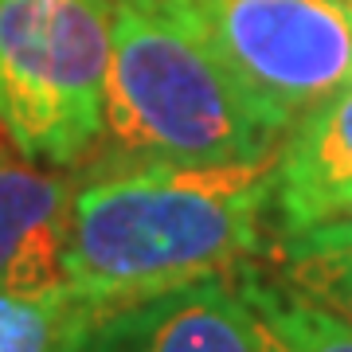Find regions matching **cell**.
I'll return each instance as SVG.
<instances>
[{"label":"cell","mask_w":352,"mask_h":352,"mask_svg":"<svg viewBox=\"0 0 352 352\" xmlns=\"http://www.w3.org/2000/svg\"><path fill=\"white\" fill-rule=\"evenodd\" d=\"M75 184L71 168L0 149V294H36L63 282Z\"/></svg>","instance_id":"cell-6"},{"label":"cell","mask_w":352,"mask_h":352,"mask_svg":"<svg viewBox=\"0 0 352 352\" xmlns=\"http://www.w3.org/2000/svg\"><path fill=\"white\" fill-rule=\"evenodd\" d=\"M87 352H266L235 278H200L106 309Z\"/></svg>","instance_id":"cell-5"},{"label":"cell","mask_w":352,"mask_h":352,"mask_svg":"<svg viewBox=\"0 0 352 352\" xmlns=\"http://www.w3.org/2000/svg\"><path fill=\"white\" fill-rule=\"evenodd\" d=\"M278 153L258 161L87 168L71 200L63 282L106 309L200 278H231L266 247Z\"/></svg>","instance_id":"cell-1"},{"label":"cell","mask_w":352,"mask_h":352,"mask_svg":"<svg viewBox=\"0 0 352 352\" xmlns=\"http://www.w3.org/2000/svg\"><path fill=\"white\" fill-rule=\"evenodd\" d=\"M231 278L251 309L266 352H352V325L329 314L325 305L309 302L278 274L243 266Z\"/></svg>","instance_id":"cell-8"},{"label":"cell","mask_w":352,"mask_h":352,"mask_svg":"<svg viewBox=\"0 0 352 352\" xmlns=\"http://www.w3.org/2000/svg\"><path fill=\"white\" fill-rule=\"evenodd\" d=\"M282 138L227 67L196 0H113L102 138L82 168L258 161Z\"/></svg>","instance_id":"cell-2"},{"label":"cell","mask_w":352,"mask_h":352,"mask_svg":"<svg viewBox=\"0 0 352 352\" xmlns=\"http://www.w3.org/2000/svg\"><path fill=\"white\" fill-rule=\"evenodd\" d=\"M247 94L289 126L352 82V0H196Z\"/></svg>","instance_id":"cell-4"},{"label":"cell","mask_w":352,"mask_h":352,"mask_svg":"<svg viewBox=\"0 0 352 352\" xmlns=\"http://www.w3.org/2000/svg\"><path fill=\"white\" fill-rule=\"evenodd\" d=\"M102 309L67 282L0 294V352H87Z\"/></svg>","instance_id":"cell-10"},{"label":"cell","mask_w":352,"mask_h":352,"mask_svg":"<svg viewBox=\"0 0 352 352\" xmlns=\"http://www.w3.org/2000/svg\"><path fill=\"white\" fill-rule=\"evenodd\" d=\"M329 219H352V196H349V200H340V208L329 215Z\"/></svg>","instance_id":"cell-11"},{"label":"cell","mask_w":352,"mask_h":352,"mask_svg":"<svg viewBox=\"0 0 352 352\" xmlns=\"http://www.w3.org/2000/svg\"><path fill=\"white\" fill-rule=\"evenodd\" d=\"M352 196V82L302 113L278 145L274 212L282 231L321 223Z\"/></svg>","instance_id":"cell-7"},{"label":"cell","mask_w":352,"mask_h":352,"mask_svg":"<svg viewBox=\"0 0 352 352\" xmlns=\"http://www.w3.org/2000/svg\"><path fill=\"white\" fill-rule=\"evenodd\" d=\"M274 274L352 325V219H321L282 231Z\"/></svg>","instance_id":"cell-9"},{"label":"cell","mask_w":352,"mask_h":352,"mask_svg":"<svg viewBox=\"0 0 352 352\" xmlns=\"http://www.w3.org/2000/svg\"><path fill=\"white\" fill-rule=\"evenodd\" d=\"M113 0H0V133L24 161L82 168L102 138Z\"/></svg>","instance_id":"cell-3"}]
</instances>
